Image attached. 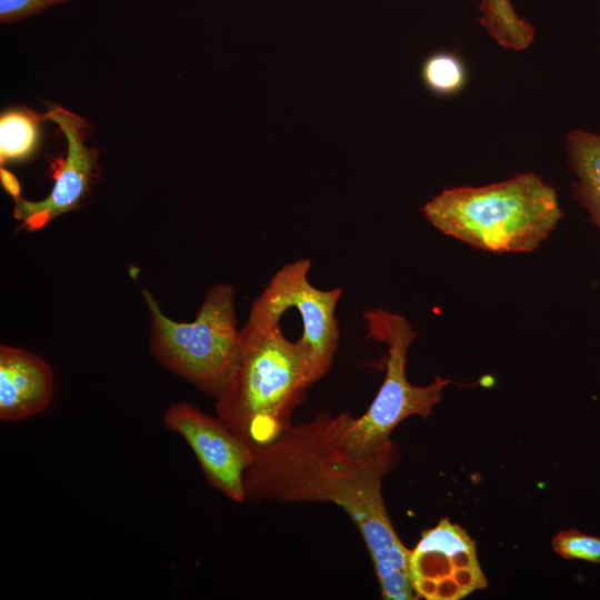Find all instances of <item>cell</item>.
Returning a JSON list of instances; mask_svg holds the SVG:
<instances>
[{"label":"cell","mask_w":600,"mask_h":600,"mask_svg":"<svg viewBox=\"0 0 600 600\" xmlns=\"http://www.w3.org/2000/svg\"><path fill=\"white\" fill-rule=\"evenodd\" d=\"M351 414L321 411L290 426L274 441L256 448L244 473L246 502H322L341 508L370 556L381 597L413 600L409 550L388 513L382 480L398 464L399 447L389 442L369 454L353 453L346 433Z\"/></svg>","instance_id":"cell-1"},{"label":"cell","mask_w":600,"mask_h":600,"mask_svg":"<svg viewBox=\"0 0 600 600\" xmlns=\"http://www.w3.org/2000/svg\"><path fill=\"white\" fill-rule=\"evenodd\" d=\"M280 320L249 313L239 332L232 376L216 412L253 450L280 437L312 384L307 346L289 340Z\"/></svg>","instance_id":"cell-2"},{"label":"cell","mask_w":600,"mask_h":600,"mask_svg":"<svg viewBox=\"0 0 600 600\" xmlns=\"http://www.w3.org/2000/svg\"><path fill=\"white\" fill-rule=\"evenodd\" d=\"M441 233L489 252H530L562 218L556 189L532 172L443 190L422 208Z\"/></svg>","instance_id":"cell-3"},{"label":"cell","mask_w":600,"mask_h":600,"mask_svg":"<svg viewBox=\"0 0 600 600\" xmlns=\"http://www.w3.org/2000/svg\"><path fill=\"white\" fill-rule=\"evenodd\" d=\"M142 297L150 314L154 359L217 399L232 376L239 350L232 286L213 284L191 322L170 319L148 290L142 289Z\"/></svg>","instance_id":"cell-4"},{"label":"cell","mask_w":600,"mask_h":600,"mask_svg":"<svg viewBox=\"0 0 600 600\" xmlns=\"http://www.w3.org/2000/svg\"><path fill=\"white\" fill-rule=\"evenodd\" d=\"M363 318L367 337L384 343L388 354L384 380L374 399L363 414L351 416L347 428V446L360 456L391 442V432L404 419L429 417L450 383L439 376L427 386H414L408 380L407 354L417 333L403 316L378 308L364 311Z\"/></svg>","instance_id":"cell-5"},{"label":"cell","mask_w":600,"mask_h":600,"mask_svg":"<svg viewBox=\"0 0 600 600\" xmlns=\"http://www.w3.org/2000/svg\"><path fill=\"white\" fill-rule=\"evenodd\" d=\"M311 261L299 259L284 264L252 302L250 312L280 320L291 308L301 318L300 340L307 346L311 360L312 384L328 373L340 337L336 309L342 290H323L309 281Z\"/></svg>","instance_id":"cell-6"},{"label":"cell","mask_w":600,"mask_h":600,"mask_svg":"<svg viewBox=\"0 0 600 600\" xmlns=\"http://www.w3.org/2000/svg\"><path fill=\"white\" fill-rule=\"evenodd\" d=\"M408 570L414 593L427 600H460L488 586L476 541L447 517L422 531Z\"/></svg>","instance_id":"cell-7"},{"label":"cell","mask_w":600,"mask_h":600,"mask_svg":"<svg viewBox=\"0 0 600 600\" xmlns=\"http://www.w3.org/2000/svg\"><path fill=\"white\" fill-rule=\"evenodd\" d=\"M164 427L178 433L194 453L207 481L228 499L246 502L244 473L253 449L219 417L188 402H177L163 414Z\"/></svg>","instance_id":"cell-8"},{"label":"cell","mask_w":600,"mask_h":600,"mask_svg":"<svg viewBox=\"0 0 600 600\" xmlns=\"http://www.w3.org/2000/svg\"><path fill=\"white\" fill-rule=\"evenodd\" d=\"M43 119L54 122L67 141V153L57 159L54 184L40 201L14 197L13 214L29 230L39 229L53 218L74 210L90 189L98 164L99 149L87 144L90 124L81 116L51 102Z\"/></svg>","instance_id":"cell-9"},{"label":"cell","mask_w":600,"mask_h":600,"mask_svg":"<svg viewBox=\"0 0 600 600\" xmlns=\"http://www.w3.org/2000/svg\"><path fill=\"white\" fill-rule=\"evenodd\" d=\"M54 384L53 370L41 357L19 347H0L1 421H19L46 410Z\"/></svg>","instance_id":"cell-10"},{"label":"cell","mask_w":600,"mask_h":600,"mask_svg":"<svg viewBox=\"0 0 600 600\" xmlns=\"http://www.w3.org/2000/svg\"><path fill=\"white\" fill-rule=\"evenodd\" d=\"M568 163L576 173L573 197L600 230V134L581 129L567 138Z\"/></svg>","instance_id":"cell-11"},{"label":"cell","mask_w":600,"mask_h":600,"mask_svg":"<svg viewBox=\"0 0 600 600\" xmlns=\"http://www.w3.org/2000/svg\"><path fill=\"white\" fill-rule=\"evenodd\" d=\"M479 10V23L501 47L524 50L533 41V27L517 16L510 0H481Z\"/></svg>","instance_id":"cell-12"},{"label":"cell","mask_w":600,"mask_h":600,"mask_svg":"<svg viewBox=\"0 0 600 600\" xmlns=\"http://www.w3.org/2000/svg\"><path fill=\"white\" fill-rule=\"evenodd\" d=\"M41 118L26 108L11 109L0 117V162L29 157L39 142Z\"/></svg>","instance_id":"cell-13"},{"label":"cell","mask_w":600,"mask_h":600,"mask_svg":"<svg viewBox=\"0 0 600 600\" xmlns=\"http://www.w3.org/2000/svg\"><path fill=\"white\" fill-rule=\"evenodd\" d=\"M421 77L432 92L448 96L462 89L466 82V69L456 54L437 52L424 60Z\"/></svg>","instance_id":"cell-14"},{"label":"cell","mask_w":600,"mask_h":600,"mask_svg":"<svg viewBox=\"0 0 600 600\" xmlns=\"http://www.w3.org/2000/svg\"><path fill=\"white\" fill-rule=\"evenodd\" d=\"M551 546L563 559L600 563V537L577 529L562 530L552 538Z\"/></svg>","instance_id":"cell-15"},{"label":"cell","mask_w":600,"mask_h":600,"mask_svg":"<svg viewBox=\"0 0 600 600\" xmlns=\"http://www.w3.org/2000/svg\"><path fill=\"white\" fill-rule=\"evenodd\" d=\"M70 0H0V22H18Z\"/></svg>","instance_id":"cell-16"},{"label":"cell","mask_w":600,"mask_h":600,"mask_svg":"<svg viewBox=\"0 0 600 600\" xmlns=\"http://www.w3.org/2000/svg\"><path fill=\"white\" fill-rule=\"evenodd\" d=\"M1 181L7 191L14 198L20 196V186L17 179L1 167Z\"/></svg>","instance_id":"cell-17"}]
</instances>
